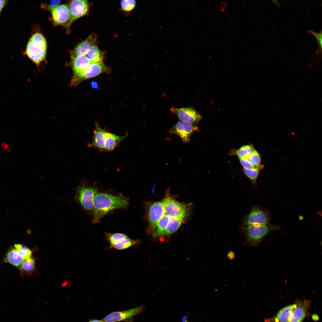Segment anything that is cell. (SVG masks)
Returning a JSON list of instances; mask_svg holds the SVG:
<instances>
[{"instance_id": "cell-17", "label": "cell", "mask_w": 322, "mask_h": 322, "mask_svg": "<svg viewBox=\"0 0 322 322\" xmlns=\"http://www.w3.org/2000/svg\"><path fill=\"white\" fill-rule=\"evenodd\" d=\"M97 36L94 34H91L84 40L79 44L72 51L71 58L77 56L86 55L90 47L93 45L96 44Z\"/></svg>"}, {"instance_id": "cell-15", "label": "cell", "mask_w": 322, "mask_h": 322, "mask_svg": "<svg viewBox=\"0 0 322 322\" xmlns=\"http://www.w3.org/2000/svg\"><path fill=\"white\" fill-rule=\"evenodd\" d=\"M110 71V68L106 66L103 61L93 62L83 72L80 81L97 76L103 73H109Z\"/></svg>"}, {"instance_id": "cell-41", "label": "cell", "mask_w": 322, "mask_h": 322, "mask_svg": "<svg viewBox=\"0 0 322 322\" xmlns=\"http://www.w3.org/2000/svg\"><path fill=\"white\" fill-rule=\"evenodd\" d=\"M92 84L93 87L96 88V87L97 86V83H96L95 82H93L92 83Z\"/></svg>"}, {"instance_id": "cell-1", "label": "cell", "mask_w": 322, "mask_h": 322, "mask_svg": "<svg viewBox=\"0 0 322 322\" xmlns=\"http://www.w3.org/2000/svg\"><path fill=\"white\" fill-rule=\"evenodd\" d=\"M129 203V199L126 197L97 192L93 200V223L98 222L105 215L111 210L126 208Z\"/></svg>"}, {"instance_id": "cell-25", "label": "cell", "mask_w": 322, "mask_h": 322, "mask_svg": "<svg viewBox=\"0 0 322 322\" xmlns=\"http://www.w3.org/2000/svg\"><path fill=\"white\" fill-rule=\"evenodd\" d=\"M105 236L107 240L110 244L109 246L112 245L122 239L129 237L125 234L120 233H106Z\"/></svg>"}, {"instance_id": "cell-4", "label": "cell", "mask_w": 322, "mask_h": 322, "mask_svg": "<svg viewBox=\"0 0 322 322\" xmlns=\"http://www.w3.org/2000/svg\"><path fill=\"white\" fill-rule=\"evenodd\" d=\"M271 214L269 211L258 206H254L244 218L241 227L251 225H263L270 223Z\"/></svg>"}, {"instance_id": "cell-13", "label": "cell", "mask_w": 322, "mask_h": 322, "mask_svg": "<svg viewBox=\"0 0 322 322\" xmlns=\"http://www.w3.org/2000/svg\"><path fill=\"white\" fill-rule=\"evenodd\" d=\"M26 53L33 62L38 65L45 59L46 49L29 41L27 45Z\"/></svg>"}, {"instance_id": "cell-6", "label": "cell", "mask_w": 322, "mask_h": 322, "mask_svg": "<svg viewBox=\"0 0 322 322\" xmlns=\"http://www.w3.org/2000/svg\"><path fill=\"white\" fill-rule=\"evenodd\" d=\"M144 308V306L142 305L122 311L113 312L108 315L102 320L103 322L128 321L132 320L135 316L142 312Z\"/></svg>"}, {"instance_id": "cell-39", "label": "cell", "mask_w": 322, "mask_h": 322, "mask_svg": "<svg viewBox=\"0 0 322 322\" xmlns=\"http://www.w3.org/2000/svg\"><path fill=\"white\" fill-rule=\"evenodd\" d=\"M89 322H103L102 320H100L97 319H92L90 320Z\"/></svg>"}, {"instance_id": "cell-32", "label": "cell", "mask_w": 322, "mask_h": 322, "mask_svg": "<svg viewBox=\"0 0 322 322\" xmlns=\"http://www.w3.org/2000/svg\"><path fill=\"white\" fill-rule=\"evenodd\" d=\"M308 32L312 34L315 36L318 43L319 46V49L316 52L317 54H318V53L321 52L322 44V31H321L319 33H316L312 30H308Z\"/></svg>"}, {"instance_id": "cell-42", "label": "cell", "mask_w": 322, "mask_h": 322, "mask_svg": "<svg viewBox=\"0 0 322 322\" xmlns=\"http://www.w3.org/2000/svg\"><path fill=\"white\" fill-rule=\"evenodd\" d=\"M188 322V321H187V320H186V317L184 316L182 318V322Z\"/></svg>"}, {"instance_id": "cell-30", "label": "cell", "mask_w": 322, "mask_h": 322, "mask_svg": "<svg viewBox=\"0 0 322 322\" xmlns=\"http://www.w3.org/2000/svg\"><path fill=\"white\" fill-rule=\"evenodd\" d=\"M255 168L260 167L261 159L258 153L256 150L247 157Z\"/></svg>"}, {"instance_id": "cell-20", "label": "cell", "mask_w": 322, "mask_h": 322, "mask_svg": "<svg viewBox=\"0 0 322 322\" xmlns=\"http://www.w3.org/2000/svg\"><path fill=\"white\" fill-rule=\"evenodd\" d=\"M24 260L19 250L13 248L7 252L4 261L19 268Z\"/></svg>"}, {"instance_id": "cell-37", "label": "cell", "mask_w": 322, "mask_h": 322, "mask_svg": "<svg viewBox=\"0 0 322 322\" xmlns=\"http://www.w3.org/2000/svg\"><path fill=\"white\" fill-rule=\"evenodd\" d=\"M6 2V1L0 0V12L1 11Z\"/></svg>"}, {"instance_id": "cell-40", "label": "cell", "mask_w": 322, "mask_h": 322, "mask_svg": "<svg viewBox=\"0 0 322 322\" xmlns=\"http://www.w3.org/2000/svg\"><path fill=\"white\" fill-rule=\"evenodd\" d=\"M318 317V316L317 315H313L312 316V319L315 321H316L318 320L319 318Z\"/></svg>"}, {"instance_id": "cell-11", "label": "cell", "mask_w": 322, "mask_h": 322, "mask_svg": "<svg viewBox=\"0 0 322 322\" xmlns=\"http://www.w3.org/2000/svg\"><path fill=\"white\" fill-rule=\"evenodd\" d=\"M165 214L164 208L162 202H154L151 205L148 215L149 231L155 230L158 222Z\"/></svg>"}, {"instance_id": "cell-36", "label": "cell", "mask_w": 322, "mask_h": 322, "mask_svg": "<svg viewBox=\"0 0 322 322\" xmlns=\"http://www.w3.org/2000/svg\"><path fill=\"white\" fill-rule=\"evenodd\" d=\"M60 2V0L50 1L49 4L47 5V7L50 10L52 8L58 5Z\"/></svg>"}, {"instance_id": "cell-29", "label": "cell", "mask_w": 322, "mask_h": 322, "mask_svg": "<svg viewBox=\"0 0 322 322\" xmlns=\"http://www.w3.org/2000/svg\"><path fill=\"white\" fill-rule=\"evenodd\" d=\"M35 268L34 260L30 257L24 260L19 269L26 272H30L33 271Z\"/></svg>"}, {"instance_id": "cell-2", "label": "cell", "mask_w": 322, "mask_h": 322, "mask_svg": "<svg viewBox=\"0 0 322 322\" xmlns=\"http://www.w3.org/2000/svg\"><path fill=\"white\" fill-rule=\"evenodd\" d=\"M245 237L244 245L257 246L271 231L280 230L279 227L269 223L263 225H251L242 228Z\"/></svg>"}, {"instance_id": "cell-10", "label": "cell", "mask_w": 322, "mask_h": 322, "mask_svg": "<svg viewBox=\"0 0 322 322\" xmlns=\"http://www.w3.org/2000/svg\"><path fill=\"white\" fill-rule=\"evenodd\" d=\"M93 63L86 55L78 56L72 58V66L74 74L72 83L76 84L80 81V77L83 72Z\"/></svg>"}, {"instance_id": "cell-16", "label": "cell", "mask_w": 322, "mask_h": 322, "mask_svg": "<svg viewBox=\"0 0 322 322\" xmlns=\"http://www.w3.org/2000/svg\"><path fill=\"white\" fill-rule=\"evenodd\" d=\"M128 135V134L127 133L123 136H118L106 130L103 152L111 151L114 150L122 141L127 137Z\"/></svg>"}, {"instance_id": "cell-7", "label": "cell", "mask_w": 322, "mask_h": 322, "mask_svg": "<svg viewBox=\"0 0 322 322\" xmlns=\"http://www.w3.org/2000/svg\"><path fill=\"white\" fill-rule=\"evenodd\" d=\"M198 129L196 124L180 121L172 128L170 132L178 135L184 143H186L190 141L193 133Z\"/></svg>"}, {"instance_id": "cell-9", "label": "cell", "mask_w": 322, "mask_h": 322, "mask_svg": "<svg viewBox=\"0 0 322 322\" xmlns=\"http://www.w3.org/2000/svg\"><path fill=\"white\" fill-rule=\"evenodd\" d=\"M70 19L67 25L68 30L72 23L75 20L87 14L89 5L86 0H75L70 2L69 5Z\"/></svg>"}, {"instance_id": "cell-27", "label": "cell", "mask_w": 322, "mask_h": 322, "mask_svg": "<svg viewBox=\"0 0 322 322\" xmlns=\"http://www.w3.org/2000/svg\"><path fill=\"white\" fill-rule=\"evenodd\" d=\"M255 150L253 145H247L241 147L236 151V153L239 158L247 157Z\"/></svg>"}, {"instance_id": "cell-12", "label": "cell", "mask_w": 322, "mask_h": 322, "mask_svg": "<svg viewBox=\"0 0 322 322\" xmlns=\"http://www.w3.org/2000/svg\"><path fill=\"white\" fill-rule=\"evenodd\" d=\"M50 11L55 25H64L69 23L70 19L69 6L66 4L58 5L52 9Z\"/></svg>"}, {"instance_id": "cell-23", "label": "cell", "mask_w": 322, "mask_h": 322, "mask_svg": "<svg viewBox=\"0 0 322 322\" xmlns=\"http://www.w3.org/2000/svg\"><path fill=\"white\" fill-rule=\"evenodd\" d=\"M86 55L93 62L103 61L102 53L96 44L93 45L90 47Z\"/></svg>"}, {"instance_id": "cell-19", "label": "cell", "mask_w": 322, "mask_h": 322, "mask_svg": "<svg viewBox=\"0 0 322 322\" xmlns=\"http://www.w3.org/2000/svg\"><path fill=\"white\" fill-rule=\"evenodd\" d=\"M296 306L295 302L291 305L285 306L273 317L267 320L266 322H289Z\"/></svg>"}, {"instance_id": "cell-22", "label": "cell", "mask_w": 322, "mask_h": 322, "mask_svg": "<svg viewBox=\"0 0 322 322\" xmlns=\"http://www.w3.org/2000/svg\"><path fill=\"white\" fill-rule=\"evenodd\" d=\"M140 243L138 240H133L129 237L122 239L115 244L109 246V248H113L117 250H123L136 246Z\"/></svg>"}, {"instance_id": "cell-28", "label": "cell", "mask_w": 322, "mask_h": 322, "mask_svg": "<svg viewBox=\"0 0 322 322\" xmlns=\"http://www.w3.org/2000/svg\"><path fill=\"white\" fill-rule=\"evenodd\" d=\"M29 41L33 43L38 45L42 47L47 49V42L46 40L41 33L36 32L30 38Z\"/></svg>"}, {"instance_id": "cell-3", "label": "cell", "mask_w": 322, "mask_h": 322, "mask_svg": "<svg viewBox=\"0 0 322 322\" xmlns=\"http://www.w3.org/2000/svg\"><path fill=\"white\" fill-rule=\"evenodd\" d=\"M76 191V200L85 210L92 214L93 200L97 192V189L83 183L78 187Z\"/></svg>"}, {"instance_id": "cell-43", "label": "cell", "mask_w": 322, "mask_h": 322, "mask_svg": "<svg viewBox=\"0 0 322 322\" xmlns=\"http://www.w3.org/2000/svg\"><path fill=\"white\" fill-rule=\"evenodd\" d=\"M189 322V321H188V322Z\"/></svg>"}, {"instance_id": "cell-35", "label": "cell", "mask_w": 322, "mask_h": 322, "mask_svg": "<svg viewBox=\"0 0 322 322\" xmlns=\"http://www.w3.org/2000/svg\"><path fill=\"white\" fill-rule=\"evenodd\" d=\"M1 147L2 150L4 151L9 152L12 151V145L9 143L2 142L1 144Z\"/></svg>"}, {"instance_id": "cell-34", "label": "cell", "mask_w": 322, "mask_h": 322, "mask_svg": "<svg viewBox=\"0 0 322 322\" xmlns=\"http://www.w3.org/2000/svg\"><path fill=\"white\" fill-rule=\"evenodd\" d=\"M239 159L243 168L250 169L255 168L250 163L247 157L239 158Z\"/></svg>"}, {"instance_id": "cell-5", "label": "cell", "mask_w": 322, "mask_h": 322, "mask_svg": "<svg viewBox=\"0 0 322 322\" xmlns=\"http://www.w3.org/2000/svg\"><path fill=\"white\" fill-rule=\"evenodd\" d=\"M165 214L169 217L177 218L183 221L188 212V207L170 197H167L162 202Z\"/></svg>"}, {"instance_id": "cell-33", "label": "cell", "mask_w": 322, "mask_h": 322, "mask_svg": "<svg viewBox=\"0 0 322 322\" xmlns=\"http://www.w3.org/2000/svg\"><path fill=\"white\" fill-rule=\"evenodd\" d=\"M18 250H19L20 253L24 259L31 257L32 252L28 248L22 246L20 249Z\"/></svg>"}, {"instance_id": "cell-14", "label": "cell", "mask_w": 322, "mask_h": 322, "mask_svg": "<svg viewBox=\"0 0 322 322\" xmlns=\"http://www.w3.org/2000/svg\"><path fill=\"white\" fill-rule=\"evenodd\" d=\"M296 306L289 322H302L307 315L310 306V301H303L298 299L295 301Z\"/></svg>"}, {"instance_id": "cell-26", "label": "cell", "mask_w": 322, "mask_h": 322, "mask_svg": "<svg viewBox=\"0 0 322 322\" xmlns=\"http://www.w3.org/2000/svg\"><path fill=\"white\" fill-rule=\"evenodd\" d=\"M260 167L254 168L250 169L243 168L245 175L252 182L254 186H256L257 179L259 173Z\"/></svg>"}, {"instance_id": "cell-31", "label": "cell", "mask_w": 322, "mask_h": 322, "mask_svg": "<svg viewBox=\"0 0 322 322\" xmlns=\"http://www.w3.org/2000/svg\"><path fill=\"white\" fill-rule=\"evenodd\" d=\"M136 3L134 0H123L120 2L122 10L125 11H130L132 10L135 7Z\"/></svg>"}, {"instance_id": "cell-18", "label": "cell", "mask_w": 322, "mask_h": 322, "mask_svg": "<svg viewBox=\"0 0 322 322\" xmlns=\"http://www.w3.org/2000/svg\"><path fill=\"white\" fill-rule=\"evenodd\" d=\"M106 131V129L102 128L97 123H96L93 131L92 142L91 143H88V147L95 148L100 152H103Z\"/></svg>"}, {"instance_id": "cell-21", "label": "cell", "mask_w": 322, "mask_h": 322, "mask_svg": "<svg viewBox=\"0 0 322 322\" xmlns=\"http://www.w3.org/2000/svg\"><path fill=\"white\" fill-rule=\"evenodd\" d=\"M170 217L165 214L158 222L155 231L153 233L154 238L162 237L165 236L166 230L168 225Z\"/></svg>"}, {"instance_id": "cell-8", "label": "cell", "mask_w": 322, "mask_h": 322, "mask_svg": "<svg viewBox=\"0 0 322 322\" xmlns=\"http://www.w3.org/2000/svg\"><path fill=\"white\" fill-rule=\"evenodd\" d=\"M170 111L180 121L196 124L202 118L201 114L191 107L177 108L174 107L170 109Z\"/></svg>"}, {"instance_id": "cell-38", "label": "cell", "mask_w": 322, "mask_h": 322, "mask_svg": "<svg viewBox=\"0 0 322 322\" xmlns=\"http://www.w3.org/2000/svg\"><path fill=\"white\" fill-rule=\"evenodd\" d=\"M227 256L229 259H232L234 258L235 255L233 252L230 251L228 253Z\"/></svg>"}, {"instance_id": "cell-24", "label": "cell", "mask_w": 322, "mask_h": 322, "mask_svg": "<svg viewBox=\"0 0 322 322\" xmlns=\"http://www.w3.org/2000/svg\"><path fill=\"white\" fill-rule=\"evenodd\" d=\"M182 222L177 218L170 217L165 235L169 236L175 232L180 227Z\"/></svg>"}]
</instances>
